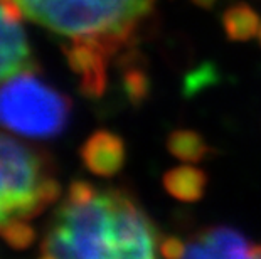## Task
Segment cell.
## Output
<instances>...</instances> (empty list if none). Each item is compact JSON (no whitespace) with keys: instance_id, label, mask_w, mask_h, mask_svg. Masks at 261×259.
Segmentation results:
<instances>
[{"instance_id":"1","label":"cell","mask_w":261,"mask_h":259,"mask_svg":"<svg viewBox=\"0 0 261 259\" xmlns=\"http://www.w3.org/2000/svg\"><path fill=\"white\" fill-rule=\"evenodd\" d=\"M159 231L126 192L71 184L42 242L44 257H155Z\"/></svg>"},{"instance_id":"2","label":"cell","mask_w":261,"mask_h":259,"mask_svg":"<svg viewBox=\"0 0 261 259\" xmlns=\"http://www.w3.org/2000/svg\"><path fill=\"white\" fill-rule=\"evenodd\" d=\"M24 15L73 41L103 47L110 56L128 44L155 0H9Z\"/></svg>"},{"instance_id":"3","label":"cell","mask_w":261,"mask_h":259,"mask_svg":"<svg viewBox=\"0 0 261 259\" xmlns=\"http://www.w3.org/2000/svg\"><path fill=\"white\" fill-rule=\"evenodd\" d=\"M58 195V182L46 172L41 158L0 133V234L5 238Z\"/></svg>"},{"instance_id":"4","label":"cell","mask_w":261,"mask_h":259,"mask_svg":"<svg viewBox=\"0 0 261 259\" xmlns=\"http://www.w3.org/2000/svg\"><path fill=\"white\" fill-rule=\"evenodd\" d=\"M69 117L68 98L44 84L31 71L0 84V125L25 136H54Z\"/></svg>"},{"instance_id":"5","label":"cell","mask_w":261,"mask_h":259,"mask_svg":"<svg viewBox=\"0 0 261 259\" xmlns=\"http://www.w3.org/2000/svg\"><path fill=\"white\" fill-rule=\"evenodd\" d=\"M19 15L9 0H0V84L34 66Z\"/></svg>"},{"instance_id":"6","label":"cell","mask_w":261,"mask_h":259,"mask_svg":"<svg viewBox=\"0 0 261 259\" xmlns=\"http://www.w3.org/2000/svg\"><path fill=\"white\" fill-rule=\"evenodd\" d=\"M184 257H261V244L227 225H213L186 242Z\"/></svg>"},{"instance_id":"7","label":"cell","mask_w":261,"mask_h":259,"mask_svg":"<svg viewBox=\"0 0 261 259\" xmlns=\"http://www.w3.org/2000/svg\"><path fill=\"white\" fill-rule=\"evenodd\" d=\"M80 155L83 163L98 177H113L125 165V143L108 130H98L85 141Z\"/></svg>"},{"instance_id":"8","label":"cell","mask_w":261,"mask_h":259,"mask_svg":"<svg viewBox=\"0 0 261 259\" xmlns=\"http://www.w3.org/2000/svg\"><path fill=\"white\" fill-rule=\"evenodd\" d=\"M110 54L93 42L74 41L68 49V57L76 73L83 78V90L91 96H99L107 82V59Z\"/></svg>"},{"instance_id":"9","label":"cell","mask_w":261,"mask_h":259,"mask_svg":"<svg viewBox=\"0 0 261 259\" xmlns=\"http://www.w3.org/2000/svg\"><path fill=\"white\" fill-rule=\"evenodd\" d=\"M164 189L180 202H197L205 194L207 174L194 165H180L164 175Z\"/></svg>"},{"instance_id":"10","label":"cell","mask_w":261,"mask_h":259,"mask_svg":"<svg viewBox=\"0 0 261 259\" xmlns=\"http://www.w3.org/2000/svg\"><path fill=\"white\" fill-rule=\"evenodd\" d=\"M223 25L226 37L232 42H246L258 36L259 15L248 4H236L224 12Z\"/></svg>"},{"instance_id":"11","label":"cell","mask_w":261,"mask_h":259,"mask_svg":"<svg viewBox=\"0 0 261 259\" xmlns=\"http://www.w3.org/2000/svg\"><path fill=\"white\" fill-rule=\"evenodd\" d=\"M167 150L186 163H199L213 152L209 143L194 130H175L169 135Z\"/></svg>"},{"instance_id":"12","label":"cell","mask_w":261,"mask_h":259,"mask_svg":"<svg viewBox=\"0 0 261 259\" xmlns=\"http://www.w3.org/2000/svg\"><path fill=\"white\" fill-rule=\"evenodd\" d=\"M125 91L128 95L130 101L135 104H140L145 101L150 91V81L148 76L143 69L130 68L125 74Z\"/></svg>"},{"instance_id":"13","label":"cell","mask_w":261,"mask_h":259,"mask_svg":"<svg viewBox=\"0 0 261 259\" xmlns=\"http://www.w3.org/2000/svg\"><path fill=\"white\" fill-rule=\"evenodd\" d=\"M186 242L179 238H165L160 241V254L165 257H184Z\"/></svg>"},{"instance_id":"14","label":"cell","mask_w":261,"mask_h":259,"mask_svg":"<svg viewBox=\"0 0 261 259\" xmlns=\"http://www.w3.org/2000/svg\"><path fill=\"white\" fill-rule=\"evenodd\" d=\"M192 4H196L201 9H213L218 4V0H192Z\"/></svg>"},{"instance_id":"15","label":"cell","mask_w":261,"mask_h":259,"mask_svg":"<svg viewBox=\"0 0 261 259\" xmlns=\"http://www.w3.org/2000/svg\"><path fill=\"white\" fill-rule=\"evenodd\" d=\"M258 42H259V46H261V25H259V31H258Z\"/></svg>"}]
</instances>
